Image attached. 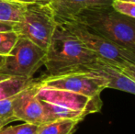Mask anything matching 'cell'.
I'll use <instances>...</instances> for the list:
<instances>
[{
  "label": "cell",
  "mask_w": 135,
  "mask_h": 134,
  "mask_svg": "<svg viewBox=\"0 0 135 134\" xmlns=\"http://www.w3.org/2000/svg\"><path fill=\"white\" fill-rule=\"evenodd\" d=\"M101 60L62 24L57 22L52 41L46 50V75L82 71Z\"/></svg>",
  "instance_id": "6da1fadb"
},
{
  "label": "cell",
  "mask_w": 135,
  "mask_h": 134,
  "mask_svg": "<svg viewBox=\"0 0 135 134\" xmlns=\"http://www.w3.org/2000/svg\"><path fill=\"white\" fill-rule=\"evenodd\" d=\"M108 41L135 53V18L116 11L111 5L91 7L72 18Z\"/></svg>",
  "instance_id": "7a4b0ae2"
},
{
  "label": "cell",
  "mask_w": 135,
  "mask_h": 134,
  "mask_svg": "<svg viewBox=\"0 0 135 134\" xmlns=\"http://www.w3.org/2000/svg\"><path fill=\"white\" fill-rule=\"evenodd\" d=\"M36 94L48 114L49 121L62 118L82 121L87 115L98 113L102 108L100 96L94 97L81 94L41 86L38 83Z\"/></svg>",
  "instance_id": "3957f363"
},
{
  "label": "cell",
  "mask_w": 135,
  "mask_h": 134,
  "mask_svg": "<svg viewBox=\"0 0 135 134\" xmlns=\"http://www.w3.org/2000/svg\"><path fill=\"white\" fill-rule=\"evenodd\" d=\"M56 25L57 22L50 5L34 2L26 5L21 19L15 23L13 31L18 36L30 39L46 51Z\"/></svg>",
  "instance_id": "277c9868"
},
{
  "label": "cell",
  "mask_w": 135,
  "mask_h": 134,
  "mask_svg": "<svg viewBox=\"0 0 135 134\" xmlns=\"http://www.w3.org/2000/svg\"><path fill=\"white\" fill-rule=\"evenodd\" d=\"M56 22L67 28L89 50L94 52L103 61L119 69L135 63V53L133 52L115 44L76 20L62 19L56 20Z\"/></svg>",
  "instance_id": "5b68a950"
},
{
  "label": "cell",
  "mask_w": 135,
  "mask_h": 134,
  "mask_svg": "<svg viewBox=\"0 0 135 134\" xmlns=\"http://www.w3.org/2000/svg\"><path fill=\"white\" fill-rule=\"evenodd\" d=\"M46 51L21 36L0 67V75L32 79V76L45 62Z\"/></svg>",
  "instance_id": "8992f818"
},
{
  "label": "cell",
  "mask_w": 135,
  "mask_h": 134,
  "mask_svg": "<svg viewBox=\"0 0 135 134\" xmlns=\"http://www.w3.org/2000/svg\"><path fill=\"white\" fill-rule=\"evenodd\" d=\"M38 83L41 86L66 90L94 97L108 88V80L87 71H75L55 75H45Z\"/></svg>",
  "instance_id": "52a82bcc"
},
{
  "label": "cell",
  "mask_w": 135,
  "mask_h": 134,
  "mask_svg": "<svg viewBox=\"0 0 135 134\" xmlns=\"http://www.w3.org/2000/svg\"><path fill=\"white\" fill-rule=\"evenodd\" d=\"M37 80H32L30 85L14 96L13 113L17 120L26 123L41 125L49 121L48 114L36 94Z\"/></svg>",
  "instance_id": "ba28073f"
},
{
  "label": "cell",
  "mask_w": 135,
  "mask_h": 134,
  "mask_svg": "<svg viewBox=\"0 0 135 134\" xmlns=\"http://www.w3.org/2000/svg\"><path fill=\"white\" fill-rule=\"evenodd\" d=\"M82 71H87L94 75H100L108 80V88L120 90L135 95V82L125 75L120 69L103 60L87 65Z\"/></svg>",
  "instance_id": "9c48e42d"
},
{
  "label": "cell",
  "mask_w": 135,
  "mask_h": 134,
  "mask_svg": "<svg viewBox=\"0 0 135 134\" xmlns=\"http://www.w3.org/2000/svg\"><path fill=\"white\" fill-rule=\"evenodd\" d=\"M112 0H50L55 20L72 18L85 9L111 5Z\"/></svg>",
  "instance_id": "30bf717a"
},
{
  "label": "cell",
  "mask_w": 135,
  "mask_h": 134,
  "mask_svg": "<svg viewBox=\"0 0 135 134\" xmlns=\"http://www.w3.org/2000/svg\"><path fill=\"white\" fill-rule=\"evenodd\" d=\"M80 120L62 118L45 122L38 126L36 134H73Z\"/></svg>",
  "instance_id": "8fae6325"
},
{
  "label": "cell",
  "mask_w": 135,
  "mask_h": 134,
  "mask_svg": "<svg viewBox=\"0 0 135 134\" xmlns=\"http://www.w3.org/2000/svg\"><path fill=\"white\" fill-rule=\"evenodd\" d=\"M32 80L0 75V100L15 96L27 87Z\"/></svg>",
  "instance_id": "7c38bea8"
},
{
  "label": "cell",
  "mask_w": 135,
  "mask_h": 134,
  "mask_svg": "<svg viewBox=\"0 0 135 134\" xmlns=\"http://www.w3.org/2000/svg\"><path fill=\"white\" fill-rule=\"evenodd\" d=\"M26 5L12 0H0V21L18 22L23 16Z\"/></svg>",
  "instance_id": "4fadbf2b"
},
{
  "label": "cell",
  "mask_w": 135,
  "mask_h": 134,
  "mask_svg": "<svg viewBox=\"0 0 135 134\" xmlns=\"http://www.w3.org/2000/svg\"><path fill=\"white\" fill-rule=\"evenodd\" d=\"M18 39V34L14 31H0V55H7L14 47Z\"/></svg>",
  "instance_id": "5bb4252c"
},
{
  "label": "cell",
  "mask_w": 135,
  "mask_h": 134,
  "mask_svg": "<svg viewBox=\"0 0 135 134\" xmlns=\"http://www.w3.org/2000/svg\"><path fill=\"white\" fill-rule=\"evenodd\" d=\"M38 130V125L26 123L15 126H5L0 129V134H36Z\"/></svg>",
  "instance_id": "9a60e30c"
},
{
  "label": "cell",
  "mask_w": 135,
  "mask_h": 134,
  "mask_svg": "<svg viewBox=\"0 0 135 134\" xmlns=\"http://www.w3.org/2000/svg\"><path fill=\"white\" fill-rule=\"evenodd\" d=\"M111 7L120 14L135 18V3L122 0H112Z\"/></svg>",
  "instance_id": "2e32d148"
},
{
  "label": "cell",
  "mask_w": 135,
  "mask_h": 134,
  "mask_svg": "<svg viewBox=\"0 0 135 134\" xmlns=\"http://www.w3.org/2000/svg\"><path fill=\"white\" fill-rule=\"evenodd\" d=\"M13 99H14V96L0 100V118L1 120H14L15 121L17 120L13 113Z\"/></svg>",
  "instance_id": "e0dca14e"
},
{
  "label": "cell",
  "mask_w": 135,
  "mask_h": 134,
  "mask_svg": "<svg viewBox=\"0 0 135 134\" xmlns=\"http://www.w3.org/2000/svg\"><path fill=\"white\" fill-rule=\"evenodd\" d=\"M120 71L135 82V63H132L120 69Z\"/></svg>",
  "instance_id": "ac0fdd59"
},
{
  "label": "cell",
  "mask_w": 135,
  "mask_h": 134,
  "mask_svg": "<svg viewBox=\"0 0 135 134\" xmlns=\"http://www.w3.org/2000/svg\"><path fill=\"white\" fill-rule=\"evenodd\" d=\"M14 22L0 21V31H9L14 29Z\"/></svg>",
  "instance_id": "d6986e66"
},
{
  "label": "cell",
  "mask_w": 135,
  "mask_h": 134,
  "mask_svg": "<svg viewBox=\"0 0 135 134\" xmlns=\"http://www.w3.org/2000/svg\"><path fill=\"white\" fill-rule=\"evenodd\" d=\"M12 1L18 2V3H21V4H30V3H34V2H40V3H44V4L50 3V0H12Z\"/></svg>",
  "instance_id": "ffe728a7"
},
{
  "label": "cell",
  "mask_w": 135,
  "mask_h": 134,
  "mask_svg": "<svg viewBox=\"0 0 135 134\" xmlns=\"http://www.w3.org/2000/svg\"><path fill=\"white\" fill-rule=\"evenodd\" d=\"M15 121L14 120H1L0 118V129L3 127H5V126L8 125L9 123H11V122Z\"/></svg>",
  "instance_id": "44dd1931"
},
{
  "label": "cell",
  "mask_w": 135,
  "mask_h": 134,
  "mask_svg": "<svg viewBox=\"0 0 135 134\" xmlns=\"http://www.w3.org/2000/svg\"><path fill=\"white\" fill-rule=\"evenodd\" d=\"M4 59H5V56H2V55H0V67H1L2 63H3Z\"/></svg>",
  "instance_id": "7402d4cb"
},
{
  "label": "cell",
  "mask_w": 135,
  "mask_h": 134,
  "mask_svg": "<svg viewBox=\"0 0 135 134\" xmlns=\"http://www.w3.org/2000/svg\"><path fill=\"white\" fill-rule=\"evenodd\" d=\"M122 1H127V2H132V3H135V0H122Z\"/></svg>",
  "instance_id": "603a6c76"
}]
</instances>
